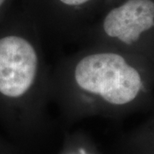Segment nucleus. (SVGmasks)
I'll use <instances>...</instances> for the list:
<instances>
[{
	"label": "nucleus",
	"instance_id": "1",
	"mask_svg": "<svg viewBox=\"0 0 154 154\" xmlns=\"http://www.w3.org/2000/svg\"><path fill=\"white\" fill-rule=\"evenodd\" d=\"M51 101L71 117L115 116L150 108L154 69L118 50L86 45L51 71Z\"/></svg>",
	"mask_w": 154,
	"mask_h": 154
},
{
	"label": "nucleus",
	"instance_id": "2",
	"mask_svg": "<svg viewBox=\"0 0 154 154\" xmlns=\"http://www.w3.org/2000/svg\"><path fill=\"white\" fill-rule=\"evenodd\" d=\"M41 31L30 11L0 26V115L4 117L38 121L51 102V71Z\"/></svg>",
	"mask_w": 154,
	"mask_h": 154
},
{
	"label": "nucleus",
	"instance_id": "3",
	"mask_svg": "<svg viewBox=\"0 0 154 154\" xmlns=\"http://www.w3.org/2000/svg\"><path fill=\"white\" fill-rule=\"evenodd\" d=\"M81 37L87 45L121 51L154 69V0H109Z\"/></svg>",
	"mask_w": 154,
	"mask_h": 154
},
{
	"label": "nucleus",
	"instance_id": "4",
	"mask_svg": "<svg viewBox=\"0 0 154 154\" xmlns=\"http://www.w3.org/2000/svg\"><path fill=\"white\" fill-rule=\"evenodd\" d=\"M109 0H33L31 11L42 31L82 35Z\"/></svg>",
	"mask_w": 154,
	"mask_h": 154
},
{
	"label": "nucleus",
	"instance_id": "5",
	"mask_svg": "<svg viewBox=\"0 0 154 154\" xmlns=\"http://www.w3.org/2000/svg\"><path fill=\"white\" fill-rule=\"evenodd\" d=\"M10 1L11 0H0V16L5 10V7L10 3Z\"/></svg>",
	"mask_w": 154,
	"mask_h": 154
},
{
	"label": "nucleus",
	"instance_id": "6",
	"mask_svg": "<svg viewBox=\"0 0 154 154\" xmlns=\"http://www.w3.org/2000/svg\"><path fill=\"white\" fill-rule=\"evenodd\" d=\"M79 154H88V153H87L84 150H81V151H80V153Z\"/></svg>",
	"mask_w": 154,
	"mask_h": 154
}]
</instances>
